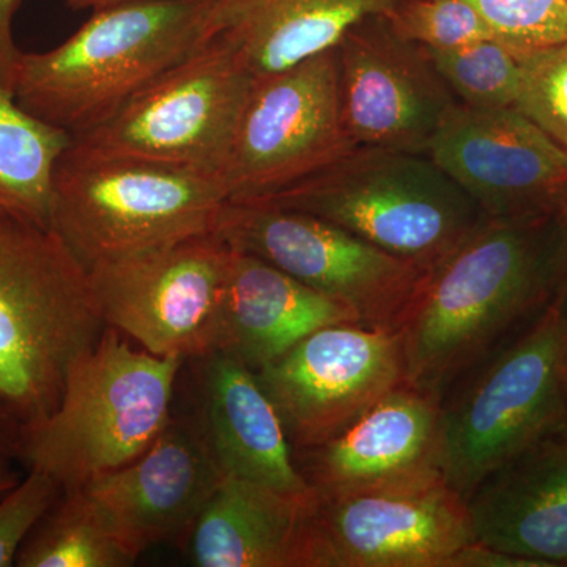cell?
I'll use <instances>...</instances> for the list:
<instances>
[{"label":"cell","instance_id":"cell-1","mask_svg":"<svg viewBox=\"0 0 567 567\" xmlns=\"http://www.w3.org/2000/svg\"><path fill=\"white\" fill-rule=\"evenodd\" d=\"M558 215L484 218L424 271L398 333L405 385L443 394L559 292Z\"/></svg>","mask_w":567,"mask_h":567},{"label":"cell","instance_id":"cell-2","mask_svg":"<svg viewBox=\"0 0 567 567\" xmlns=\"http://www.w3.org/2000/svg\"><path fill=\"white\" fill-rule=\"evenodd\" d=\"M216 0H136L91 11L58 47L22 52L13 95L76 136L212 39Z\"/></svg>","mask_w":567,"mask_h":567},{"label":"cell","instance_id":"cell-3","mask_svg":"<svg viewBox=\"0 0 567 567\" xmlns=\"http://www.w3.org/2000/svg\"><path fill=\"white\" fill-rule=\"evenodd\" d=\"M106 327L62 238L0 215V410L22 435L58 409L70 365Z\"/></svg>","mask_w":567,"mask_h":567},{"label":"cell","instance_id":"cell-4","mask_svg":"<svg viewBox=\"0 0 567 567\" xmlns=\"http://www.w3.org/2000/svg\"><path fill=\"white\" fill-rule=\"evenodd\" d=\"M440 465L462 498L507 457L567 427V297L558 292L440 399Z\"/></svg>","mask_w":567,"mask_h":567},{"label":"cell","instance_id":"cell-5","mask_svg":"<svg viewBox=\"0 0 567 567\" xmlns=\"http://www.w3.org/2000/svg\"><path fill=\"white\" fill-rule=\"evenodd\" d=\"M182 358L133 349L106 327L74 360L58 409L25 432L21 457L29 468L81 488L144 454L173 420Z\"/></svg>","mask_w":567,"mask_h":567},{"label":"cell","instance_id":"cell-6","mask_svg":"<svg viewBox=\"0 0 567 567\" xmlns=\"http://www.w3.org/2000/svg\"><path fill=\"white\" fill-rule=\"evenodd\" d=\"M315 215L427 271L487 218L424 153L354 147L303 182L249 200Z\"/></svg>","mask_w":567,"mask_h":567},{"label":"cell","instance_id":"cell-7","mask_svg":"<svg viewBox=\"0 0 567 567\" xmlns=\"http://www.w3.org/2000/svg\"><path fill=\"white\" fill-rule=\"evenodd\" d=\"M227 203L218 175L63 153L50 227L85 268L213 234Z\"/></svg>","mask_w":567,"mask_h":567},{"label":"cell","instance_id":"cell-8","mask_svg":"<svg viewBox=\"0 0 567 567\" xmlns=\"http://www.w3.org/2000/svg\"><path fill=\"white\" fill-rule=\"evenodd\" d=\"M252 84L233 43L212 37L106 121L71 136L70 151L219 177Z\"/></svg>","mask_w":567,"mask_h":567},{"label":"cell","instance_id":"cell-9","mask_svg":"<svg viewBox=\"0 0 567 567\" xmlns=\"http://www.w3.org/2000/svg\"><path fill=\"white\" fill-rule=\"evenodd\" d=\"M213 234L349 306L363 327L398 331L424 271L309 213L226 203Z\"/></svg>","mask_w":567,"mask_h":567},{"label":"cell","instance_id":"cell-10","mask_svg":"<svg viewBox=\"0 0 567 567\" xmlns=\"http://www.w3.org/2000/svg\"><path fill=\"white\" fill-rule=\"evenodd\" d=\"M357 145L342 117L334 50L254 80L219 181L227 203L264 199Z\"/></svg>","mask_w":567,"mask_h":567},{"label":"cell","instance_id":"cell-11","mask_svg":"<svg viewBox=\"0 0 567 567\" xmlns=\"http://www.w3.org/2000/svg\"><path fill=\"white\" fill-rule=\"evenodd\" d=\"M230 248L215 234L112 257L89 268L107 327L158 357L215 353Z\"/></svg>","mask_w":567,"mask_h":567},{"label":"cell","instance_id":"cell-12","mask_svg":"<svg viewBox=\"0 0 567 567\" xmlns=\"http://www.w3.org/2000/svg\"><path fill=\"white\" fill-rule=\"evenodd\" d=\"M256 377L293 454L334 439L405 383L398 333L358 323L312 331Z\"/></svg>","mask_w":567,"mask_h":567},{"label":"cell","instance_id":"cell-13","mask_svg":"<svg viewBox=\"0 0 567 567\" xmlns=\"http://www.w3.org/2000/svg\"><path fill=\"white\" fill-rule=\"evenodd\" d=\"M425 155L487 218L557 215L567 200V151L516 106L456 104Z\"/></svg>","mask_w":567,"mask_h":567},{"label":"cell","instance_id":"cell-14","mask_svg":"<svg viewBox=\"0 0 567 567\" xmlns=\"http://www.w3.org/2000/svg\"><path fill=\"white\" fill-rule=\"evenodd\" d=\"M334 52L342 117L353 144L425 155L457 102L421 48L375 14L353 25Z\"/></svg>","mask_w":567,"mask_h":567},{"label":"cell","instance_id":"cell-15","mask_svg":"<svg viewBox=\"0 0 567 567\" xmlns=\"http://www.w3.org/2000/svg\"><path fill=\"white\" fill-rule=\"evenodd\" d=\"M319 567H453L477 543L465 499L445 480L316 498Z\"/></svg>","mask_w":567,"mask_h":567},{"label":"cell","instance_id":"cell-16","mask_svg":"<svg viewBox=\"0 0 567 567\" xmlns=\"http://www.w3.org/2000/svg\"><path fill=\"white\" fill-rule=\"evenodd\" d=\"M293 461L319 499L445 480L439 401L404 383L334 439L295 453Z\"/></svg>","mask_w":567,"mask_h":567},{"label":"cell","instance_id":"cell-17","mask_svg":"<svg viewBox=\"0 0 567 567\" xmlns=\"http://www.w3.org/2000/svg\"><path fill=\"white\" fill-rule=\"evenodd\" d=\"M199 424L171 420L130 464L81 487L134 557L185 535L223 481Z\"/></svg>","mask_w":567,"mask_h":567},{"label":"cell","instance_id":"cell-18","mask_svg":"<svg viewBox=\"0 0 567 567\" xmlns=\"http://www.w3.org/2000/svg\"><path fill=\"white\" fill-rule=\"evenodd\" d=\"M477 543L567 567V427L507 457L465 498Z\"/></svg>","mask_w":567,"mask_h":567},{"label":"cell","instance_id":"cell-19","mask_svg":"<svg viewBox=\"0 0 567 567\" xmlns=\"http://www.w3.org/2000/svg\"><path fill=\"white\" fill-rule=\"evenodd\" d=\"M361 324L349 306L317 292L259 257L230 248L215 353L257 372L323 327Z\"/></svg>","mask_w":567,"mask_h":567},{"label":"cell","instance_id":"cell-20","mask_svg":"<svg viewBox=\"0 0 567 567\" xmlns=\"http://www.w3.org/2000/svg\"><path fill=\"white\" fill-rule=\"evenodd\" d=\"M189 536L200 567H319L315 494L224 476Z\"/></svg>","mask_w":567,"mask_h":567},{"label":"cell","instance_id":"cell-21","mask_svg":"<svg viewBox=\"0 0 567 567\" xmlns=\"http://www.w3.org/2000/svg\"><path fill=\"white\" fill-rule=\"evenodd\" d=\"M200 360L203 417L197 424L223 475L287 495H312L256 372L229 354L212 353Z\"/></svg>","mask_w":567,"mask_h":567},{"label":"cell","instance_id":"cell-22","mask_svg":"<svg viewBox=\"0 0 567 567\" xmlns=\"http://www.w3.org/2000/svg\"><path fill=\"white\" fill-rule=\"evenodd\" d=\"M395 0H216L212 37L233 43L254 80L334 50L353 25Z\"/></svg>","mask_w":567,"mask_h":567},{"label":"cell","instance_id":"cell-23","mask_svg":"<svg viewBox=\"0 0 567 567\" xmlns=\"http://www.w3.org/2000/svg\"><path fill=\"white\" fill-rule=\"evenodd\" d=\"M71 134L0 87V215L50 227L52 185Z\"/></svg>","mask_w":567,"mask_h":567},{"label":"cell","instance_id":"cell-24","mask_svg":"<svg viewBox=\"0 0 567 567\" xmlns=\"http://www.w3.org/2000/svg\"><path fill=\"white\" fill-rule=\"evenodd\" d=\"M137 561L82 488L63 491L18 554L20 567H128Z\"/></svg>","mask_w":567,"mask_h":567},{"label":"cell","instance_id":"cell-25","mask_svg":"<svg viewBox=\"0 0 567 567\" xmlns=\"http://www.w3.org/2000/svg\"><path fill=\"white\" fill-rule=\"evenodd\" d=\"M421 51L462 106L476 110L516 106L520 52L509 44L487 39L451 50L421 48Z\"/></svg>","mask_w":567,"mask_h":567},{"label":"cell","instance_id":"cell-26","mask_svg":"<svg viewBox=\"0 0 567 567\" xmlns=\"http://www.w3.org/2000/svg\"><path fill=\"white\" fill-rule=\"evenodd\" d=\"M382 17L395 35L431 50L496 39L481 14L462 0H395Z\"/></svg>","mask_w":567,"mask_h":567},{"label":"cell","instance_id":"cell-27","mask_svg":"<svg viewBox=\"0 0 567 567\" xmlns=\"http://www.w3.org/2000/svg\"><path fill=\"white\" fill-rule=\"evenodd\" d=\"M516 107L567 151V41L520 52Z\"/></svg>","mask_w":567,"mask_h":567},{"label":"cell","instance_id":"cell-28","mask_svg":"<svg viewBox=\"0 0 567 567\" xmlns=\"http://www.w3.org/2000/svg\"><path fill=\"white\" fill-rule=\"evenodd\" d=\"M518 52L567 41V0H462Z\"/></svg>","mask_w":567,"mask_h":567},{"label":"cell","instance_id":"cell-29","mask_svg":"<svg viewBox=\"0 0 567 567\" xmlns=\"http://www.w3.org/2000/svg\"><path fill=\"white\" fill-rule=\"evenodd\" d=\"M62 492L54 477L29 468L28 476L0 495V567L17 565L22 544Z\"/></svg>","mask_w":567,"mask_h":567},{"label":"cell","instance_id":"cell-30","mask_svg":"<svg viewBox=\"0 0 567 567\" xmlns=\"http://www.w3.org/2000/svg\"><path fill=\"white\" fill-rule=\"evenodd\" d=\"M21 0H0V87L13 93L22 51L14 41L13 22Z\"/></svg>","mask_w":567,"mask_h":567},{"label":"cell","instance_id":"cell-31","mask_svg":"<svg viewBox=\"0 0 567 567\" xmlns=\"http://www.w3.org/2000/svg\"><path fill=\"white\" fill-rule=\"evenodd\" d=\"M453 567H539L535 561H529L516 555L505 554L495 548L475 543L464 548L454 559Z\"/></svg>","mask_w":567,"mask_h":567},{"label":"cell","instance_id":"cell-32","mask_svg":"<svg viewBox=\"0 0 567 567\" xmlns=\"http://www.w3.org/2000/svg\"><path fill=\"white\" fill-rule=\"evenodd\" d=\"M22 442L21 429L0 410V457H21Z\"/></svg>","mask_w":567,"mask_h":567},{"label":"cell","instance_id":"cell-33","mask_svg":"<svg viewBox=\"0 0 567 567\" xmlns=\"http://www.w3.org/2000/svg\"><path fill=\"white\" fill-rule=\"evenodd\" d=\"M558 221L561 229V276H559V292L567 297V200L559 208Z\"/></svg>","mask_w":567,"mask_h":567},{"label":"cell","instance_id":"cell-34","mask_svg":"<svg viewBox=\"0 0 567 567\" xmlns=\"http://www.w3.org/2000/svg\"><path fill=\"white\" fill-rule=\"evenodd\" d=\"M71 10H102L107 7L121 6V3L136 2V0H65Z\"/></svg>","mask_w":567,"mask_h":567},{"label":"cell","instance_id":"cell-35","mask_svg":"<svg viewBox=\"0 0 567 567\" xmlns=\"http://www.w3.org/2000/svg\"><path fill=\"white\" fill-rule=\"evenodd\" d=\"M20 475L11 468L9 458L0 457V495L9 492L11 487L20 483Z\"/></svg>","mask_w":567,"mask_h":567}]
</instances>
